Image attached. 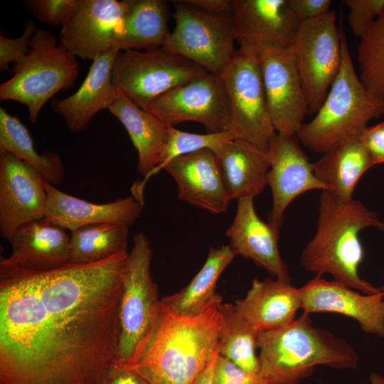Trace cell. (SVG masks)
<instances>
[{"mask_svg":"<svg viewBox=\"0 0 384 384\" xmlns=\"http://www.w3.org/2000/svg\"><path fill=\"white\" fill-rule=\"evenodd\" d=\"M128 252L0 279V384H100L119 345Z\"/></svg>","mask_w":384,"mask_h":384,"instance_id":"1","label":"cell"},{"mask_svg":"<svg viewBox=\"0 0 384 384\" xmlns=\"http://www.w3.org/2000/svg\"><path fill=\"white\" fill-rule=\"evenodd\" d=\"M370 227L384 232V223L360 201L322 191L316 230L302 252V267L316 276L329 274L335 281L366 294L381 292L358 273L364 257L359 234Z\"/></svg>","mask_w":384,"mask_h":384,"instance_id":"2","label":"cell"},{"mask_svg":"<svg viewBox=\"0 0 384 384\" xmlns=\"http://www.w3.org/2000/svg\"><path fill=\"white\" fill-rule=\"evenodd\" d=\"M218 306L193 317L177 316L162 307L147 350L135 365L127 368L150 384H194L218 351Z\"/></svg>","mask_w":384,"mask_h":384,"instance_id":"3","label":"cell"},{"mask_svg":"<svg viewBox=\"0 0 384 384\" xmlns=\"http://www.w3.org/2000/svg\"><path fill=\"white\" fill-rule=\"evenodd\" d=\"M260 375L273 384H299L318 365L356 368L353 347L331 332L314 327L303 313L287 326L260 334Z\"/></svg>","mask_w":384,"mask_h":384,"instance_id":"4","label":"cell"},{"mask_svg":"<svg viewBox=\"0 0 384 384\" xmlns=\"http://www.w3.org/2000/svg\"><path fill=\"white\" fill-rule=\"evenodd\" d=\"M341 42L339 72L315 117L297 134L304 146L319 154L358 138L369 121L384 114V99L361 82L342 32Z\"/></svg>","mask_w":384,"mask_h":384,"instance_id":"5","label":"cell"},{"mask_svg":"<svg viewBox=\"0 0 384 384\" xmlns=\"http://www.w3.org/2000/svg\"><path fill=\"white\" fill-rule=\"evenodd\" d=\"M152 249L144 233H138L125 262L119 316L120 336L112 366L130 367L143 356L158 329L161 301L151 274Z\"/></svg>","mask_w":384,"mask_h":384,"instance_id":"6","label":"cell"},{"mask_svg":"<svg viewBox=\"0 0 384 384\" xmlns=\"http://www.w3.org/2000/svg\"><path fill=\"white\" fill-rule=\"evenodd\" d=\"M11 70L13 76L0 85V100L25 105L29 121L36 123L49 100L74 85L79 63L50 31L41 28L31 40L28 53L13 63Z\"/></svg>","mask_w":384,"mask_h":384,"instance_id":"7","label":"cell"},{"mask_svg":"<svg viewBox=\"0 0 384 384\" xmlns=\"http://www.w3.org/2000/svg\"><path fill=\"white\" fill-rule=\"evenodd\" d=\"M208 73L194 62L159 48L120 50L114 61V85L137 106L147 110L164 93Z\"/></svg>","mask_w":384,"mask_h":384,"instance_id":"8","label":"cell"},{"mask_svg":"<svg viewBox=\"0 0 384 384\" xmlns=\"http://www.w3.org/2000/svg\"><path fill=\"white\" fill-rule=\"evenodd\" d=\"M172 3L175 27L162 48L220 76L237 50L233 15L210 14L187 0Z\"/></svg>","mask_w":384,"mask_h":384,"instance_id":"9","label":"cell"},{"mask_svg":"<svg viewBox=\"0 0 384 384\" xmlns=\"http://www.w3.org/2000/svg\"><path fill=\"white\" fill-rule=\"evenodd\" d=\"M220 77L229 100L231 130L238 139L268 151L277 132L268 110L260 58L238 48Z\"/></svg>","mask_w":384,"mask_h":384,"instance_id":"10","label":"cell"},{"mask_svg":"<svg viewBox=\"0 0 384 384\" xmlns=\"http://www.w3.org/2000/svg\"><path fill=\"white\" fill-rule=\"evenodd\" d=\"M336 21V12L331 10L300 23L292 47L311 114L321 106L340 70L341 32Z\"/></svg>","mask_w":384,"mask_h":384,"instance_id":"11","label":"cell"},{"mask_svg":"<svg viewBox=\"0 0 384 384\" xmlns=\"http://www.w3.org/2000/svg\"><path fill=\"white\" fill-rule=\"evenodd\" d=\"M166 124L196 122L208 133L231 130L228 97L220 76L207 73L154 100L148 110Z\"/></svg>","mask_w":384,"mask_h":384,"instance_id":"12","label":"cell"},{"mask_svg":"<svg viewBox=\"0 0 384 384\" xmlns=\"http://www.w3.org/2000/svg\"><path fill=\"white\" fill-rule=\"evenodd\" d=\"M128 10V0H80L62 27L59 46L75 57L92 61L114 48L120 49Z\"/></svg>","mask_w":384,"mask_h":384,"instance_id":"13","label":"cell"},{"mask_svg":"<svg viewBox=\"0 0 384 384\" xmlns=\"http://www.w3.org/2000/svg\"><path fill=\"white\" fill-rule=\"evenodd\" d=\"M9 242L12 251L0 262V279L43 273L71 263L67 230L46 217L23 225Z\"/></svg>","mask_w":384,"mask_h":384,"instance_id":"14","label":"cell"},{"mask_svg":"<svg viewBox=\"0 0 384 384\" xmlns=\"http://www.w3.org/2000/svg\"><path fill=\"white\" fill-rule=\"evenodd\" d=\"M236 42L258 57L292 47L299 23L287 0H232Z\"/></svg>","mask_w":384,"mask_h":384,"instance_id":"15","label":"cell"},{"mask_svg":"<svg viewBox=\"0 0 384 384\" xmlns=\"http://www.w3.org/2000/svg\"><path fill=\"white\" fill-rule=\"evenodd\" d=\"M259 58L274 128L277 134L297 136L309 106L292 48L269 50Z\"/></svg>","mask_w":384,"mask_h":384,"instance_id":"16","label":"cell"},{"mask_svg":"<svg viewBox=\"0 0 384 384\" xmlns=\"http://www.w3.org/2000/svg\"><path fill=\"white\" fill-rule=\"evenodd\" d=\"M44 179L32 166L0 152V233L8 241L23 225L46 217Z\"/></svg>","mask_w":384,"mask_h":384,"instance_id":"17","label":"cell"},{"mask_svg":"<svg viewBox=\"0 0 384 384\" xmlns=\"http://www.w3.org/2000/svg\"><path fill=\"white\" fill-rule=\"evenodd\" d=\"M268 153L267 185L272 193L268 223L279 228L287 208L296 198L311 190L329 188L316 178L314 163L310 162L295 136L276 134L269 144Z\"/></svg>","mask_w":384,"mask_h":384,"instance_id":"18","label":"cell"},{"mask_svg":"<svg viewBox=\"0 0 384 384\" xmlns=\"http://www.w3.org/2000/svg\"><path fill=\"white\" fill-rule=\"evenodd\" d=\"M303 313H336L355 319L363 331L384 337L382 292L361 294L335 280L316 276L300 287Z\"/></svg>","mask_w":384,"mask_h":384,"instance_id":"19","label":"cell"},{"mask_svg":"<svg viewBox=\"0 0 384 384\" xmlns=\"http://www.w3.org/2000/svg\"><path fill=\"white\" fill-rule=\"evenodd\" d=\"M253 200H238L235 218L225 233L230 240L229 246L235 255L249 258L276 279L291 283L288 267L279 250V228L258 217Z\"/></svg>","mask_w":384,"mask_h":384,"instance_id":"20","label":"cell"},{"mask_svg":"<svg viewBox=\"0 0 384 384\" xmlns=\"http://www.w3.org/2000/svg\"><path fill=\"white\" fill-rule=\"evenodd\" d=\"M163 169L177 183L181 200L213 213L226 210L230 199L212 151L202 149L178 156Z\"/></svg>","mask_w":384,"mask_h":384,"instance_id":"21","label":"cell"},{"mask_svg":"<svg viewBox=\"0 0 384 384\" xmlns=\"http://www.w3.org/2000/svg\"><path fill=\"white\" fill-rule=\"evenodd\" d=\"M44 187L47 193L46 218L70 232L100 223L129 228L140 216L143 207V203L134 196L95 203L65 193L46 181Z\"/></svg>","mask_w":384,"mask_h":384,"instance_id":"22","label":"cell"},{"mask_svg":"<svg viewBox=\"0 0 384 384\" xmlns=\"http://www.w3.org/2000/svg\"><path fill=\"white\" fill-rule=\"evenodd\" d=\"M121 50L114 48L95 58L89 72L73 95L51 102L53 110L60 115L70 131L80 132L87 129L93 117L109 109L119 94L112 80L114 59Z\"/></svg>","mask_w":384,"mask_h":384,"instance_id":"23","label":"cell"},{"mask_svg":"<svg viewBox=\"0 0 384 384\" xmlns=\"http://www.w3.org/2000/svg\"><path fill=\"white\" fill-rule=\"evenodd\" d=\"M234 306L256 331H274L296 319L301 309L300 289L278 279H254L245 297Z\"/></svg>","mask_w":384,"mask_h":384,"instance_id":"24","label":"cell"},{"mask_svg":"<svg viewBox=\"0 0 384 384\" xmlns=\"http://www.w3.org/2000/svg\"><path fill=\"white\" fill-rule=\"evenodd\" d=\"M228 197L255 198L267 185L268 151L239 139L228 141L215 155Z\"/></svg>","mask_w":384,"mask_h":384,"instance_id":"25","label":"cell"},{"mask_svg":"<svg viewBox=\"0 0 384 384\" xmlns=\"http://www.w3.org/2000/svg\"><path fill=\"white\" fill-rule=\"evenodd\" d=\"M108 110L127 130L138 153L137 171L146 180L160 164L170 126L137 106L120 91Z\"/></svg>","mask_w":384,"mask_h":384,"instance_id":"26","label":"cell"},{"mask_svg":"<svg viewBox=\"0 0 384 384\" xmlns=\"http://www.w3.org/2000/svg\"><path fill=\"white\" fill-rule=\"evenodd\" d=\"M235 255L228 245L210 247L201 269L179 292L164 297L161 306L168 312L180 317H193L222 303L215 292L216 283Z\"/></svg>","mask_w":384,"mask_h":384,"instance_id":"27","label":"cell"},{"mask_svg":"<svg viewBox=\"0 0 384 384\" xmlns=\"http://www.w3.org/2000/svg\"><path fill=\"white\" fill-rule=\"evenodd\" d=\"M373 166L358 137L335 147L314 163L316 178L329 191L344 199L353 198L361 177Z\"/></svg>","mask_w":384,"mask_h":384,"instance_id":"28","label":"cell"},{"mask_svg":"<svg viewBox=\"0 0 384 384\" xmlns=\"http://www.w3.org/2000/svg\"><path fill=\"white\" fill-rule=\"evenodd\" d=\"M128 1L129 10L120 41V50H147L162 48L171 33L168 28L170 1Z\"/></svg>","mask_w":384,"mask_h":384,"instance_id":"29","label":"cell"},{"mask_svg":"<svg viewBox=\"0 0 384 384\" xmlns=\"http://www.w3.org/2000/svg\"><path fill=\"white\" fill-rule=\"evenodd\" d=\"M0 152L9 153L35 169L47 182L56 185L64 178L60 156L54 151L39 154L26 127L4 108H0Z\"/></svg>","mask_w":384,"mask_h":384,"instance_id":"30","label":"cell"},{"mask_svg":"<svg viewBox=\"0 0 384 384\" xmlns=\"http://www.w3.org/2000/svg\"><path fill=\"white\" fill-rule=\"evenodd\" d=\"M220 324L219 354L252 375L260 374L256 351L261 333L253 329L238 313L233 304H218Z\"/></svg>","mask_w":384,"mask_h":384,"instance_id":"31","label":"cell"},{"mask_svg":"<svg viewBox=\"0 0 384 384\" xmlns=\"http://www.w3.org/2000/svg\"><path fill=\"white\" fill-rule=\"evenodd\" d=\"M129 227L114 223L86 225L71 231V264L98 262L127 251Z\"/></svg>","mask_w":384,"mask_h":384,"instance_id":"32","label":"cell"},{"mask_svg":"<svg viewBox=\"0 0 384 384\" xmlns=\"http://www.w3.org/2000/svg\"><path fill=\"white\" fill-rule=\"evenodd\" d=\"M357 50L361 82L384 99V10L360 38Z\"/></svg>","mask_w":384,"mask_h":384,"instance_id":"33","label":"cell"},{"mask_svg":"<svg viewBox=\"0 0 384 384\" xmlns=\"http://www.w3.org/2000/svg\"><path fill=\"white\" fill-rule=\"evenodd\" d=\"M235 139L238 138L233 130L219 133L195 134L183 132L170 126L168 142L160 164L146 180L137 186V188H134L135 193L143 196L142 192L146 181L163 169L171 160L202 149H209L217 155L228 141Z\"/></svg>","mask_w":384,"mask_h":384,"instance_id":"34","label":"cell"},{"mask_svg":"<svg viewBox=\"0 0 384 384\" xmlns=\"http://www.w3.org/2000/svg\"><path fill=\"white\" fill-rule=\"evenodd\" d=\"M80 0H26L24 5L44 23L63 27L78 8Z\"/></svg>","mask_w":384,"mask_h":384,"instance_id":"35","label":"cell"},{"mask_svg":"<svg viewBox=\"0 0 384 384\" xmlns=\"http://www.w3.org/2000/svg\"><path fill=\"white\" fill-rule=\"evenodd\" d=\"M348 24L359 39L384 10V0H346Z\"/></svg>","mask_w":384,"mask_h":384,"instance_id":"36","label":"cell"},{"mask_svg":"<svg viewBox=\"0 0 384 384\" xmlns=\"http://www.w3.org/2000/svg\"><path fill=\"white\" fill-rule=\"evenodd\" d=\"M38 29L33 21H28L22 35L10 38L0 33V71L9 69L11 63H16L26 56L30 50V42Z\"/></svg>","mask_w":384,"mask_h":384,"instance_id":"37","label":"cell"},{"mask_svg":"<svg viewBox=\"0 0 384 384\" xmlns=\"http://www.w3.org/2000/svg\"><path fill=\"white\" fill-rule=\"evenodd\" d=\"M214 384H273L262 375H252L225 356H217L213 370Z\"/></svg>","mask_w":384,"mask_h":384,"instance_id":"38","label":"cell"},{"mask_svg":"<svg viewBox=\"0 0 384 384\" xmlns=\"http://www.w3.org/2000/svg\"><path fill=\"white\" fill-rule=\"evenodd\" d=\"M358 139L370 155L374 166L384 164V121L366 127Z\"/></svg>","mask_w":384,"mask_h":384,"instance_id":"39","label":"cell"},{"mask_svg":"<svg viewBox=\"0 0 384 384\" xmlns=\"http://www.w3.org/2000/svg\"><path fill=\"white\" fill-rule=\"evenodd\" d=\"M289 7L299 23L320 17L329 11L331 0H287Z\"/></svg>","mask_w":384,"mask_h":384,"instance_id":"40","label":"cell"},{"mask_svg":"<svg viewBox=\"0 0 384 384\" xmlns=\"http://www.w3.org/2000/svg\"><path fill=\"white\" fill-rule=\"evenodd\" d=\"M100 384H150L134 370L112 366Z\"/></svg>","mask_w":384,"mask_h":384,"instance_id":"41","label":"cell"},{"mask_svg":"<svg viewBox=\"0 0 384 384\" xmlns=\"http://www.w3.org/2000/svg\"><path fill=\"white\" fill-rule=\"evenodd\" d=\"M192 5L210 14L218 15H233V1L231 0H187Z\"/></svg>","mask_w":384,"mask_h":384,"instance_id":"42","label":"cell"},{"mask_svg":"<svg viewBox=\"0 0 384 384\" xmlns=\"http://www.w3.org/2000/svg\"><path fill=\"white\" fill-rule=\"evenodd\" d=\"M218 351L213 356L206 368L198 375L194 384H214L213 370Z\"/></svg>","mask_w":384,"mask_h":384,"instance_id":"43","label":"cell"},{"mask_svg":"<svg viewBox=\"0 0 384 384\" xmlns=\"http://www.w3.org/2000/svg\"><path fill=\"white\" fill-rule=\"evenodd\" d=\"M369 380L370 384H384V376L377 373H371Z\"/></svg>","mask_w":384,"mask_h":384,"instance_id":"44","label":"cell"},{"mask_svg":"<svg viewBox=\"0 0 384 384\" xmlns=\"http://www.w3.org/2000/svg\"><path fill=\"white\" fill-rule=\"evenodd\" d=\"M380 289H381V292L384 299V285L382 287V288H380Z\"/></svg>","mask_w":384,"mask_h":384,"instance_id":"45","label":"cell"}]
</instances>
